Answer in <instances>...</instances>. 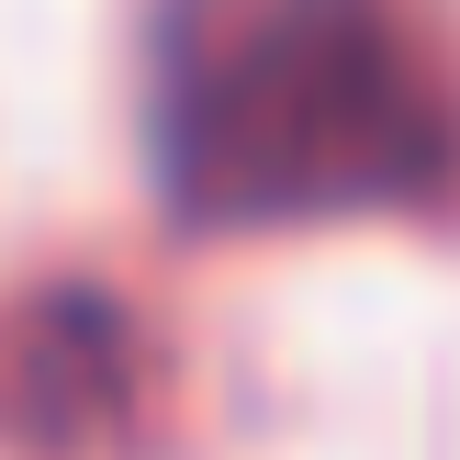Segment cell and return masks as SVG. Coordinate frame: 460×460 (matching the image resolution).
I'll return each mask as SVG.
<instances>
[{"mask_svg":"<svg viewBox=\"0 0 460 460\" xmlns=\"http://www.w3.org/2000/svg\"><path fill=\"white\" fill-rule=\"evenodd\" d=\"M135 416V326L102 292H22L0 314V427L22 449H90Z\"/></svg>","mask_w":460,"mask_h":460,"instance_id":"2","label":"cell"},{"mask_svg":"<svg viewBox=\"0 0 460 460\" xmlns=\"http://www.w3.org/2000/svg\"><path fill=\"white\" fill-rule=\"evenodd\" d=\"M157 169L191 225H337L460 191V79L404 0H202L157 57Z\"/></svg>","mask_w":460,"mask_h":460,"instance_id":"1","label":"cell"}]
</instances>
